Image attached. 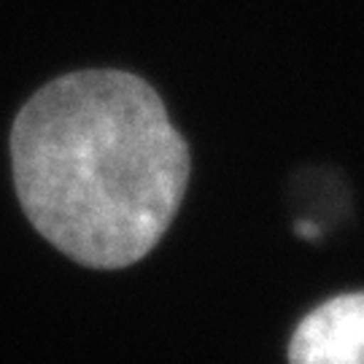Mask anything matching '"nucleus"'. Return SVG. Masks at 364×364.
<instances>
[{"label":"nucleus","mask_w":364,"mask_h":364,"mask_svg":"<svg viewBox=\"0 0 364 364\" xmlns=\"http://www.w3.org/2000/svg\"><path fill=\"white\" fill-rule=\"evenodd\" d=\"M297 232L302 235V237H316V235H318V230H316L313 224H305V221H302V224L297 227Z\"/></svg>","instance_id":"obj_3"},{"label":"nucleus","mask_w":364,"mask_h":364,"mask_svg":"<svg viewBox=\"0 0 364 364\" xmlns=\"http://www.w3.org/2000/svg\"><path fill=\"white\" fill-rule=\"evenodd\" d=\"M11 168L25 216L54 248L119 270L173 224L192 159L151 84L124 70H78L19 111Z\"/></svg>","instance_id":"obj_1"},{"label":"nucleus","mask_w":364,"mask_h":364,"mask_svg":"<svg viewBox=\"0 0 364 364\" xmlns=\"http://www.w3.org/2000/svg\"><path fill=\"white\" fill-rule=\"evenodd\" d=\"M289 364H364V291L326 299L297 324Z\"/></svg>","instance_id":"obj_2"}]
</instances>
